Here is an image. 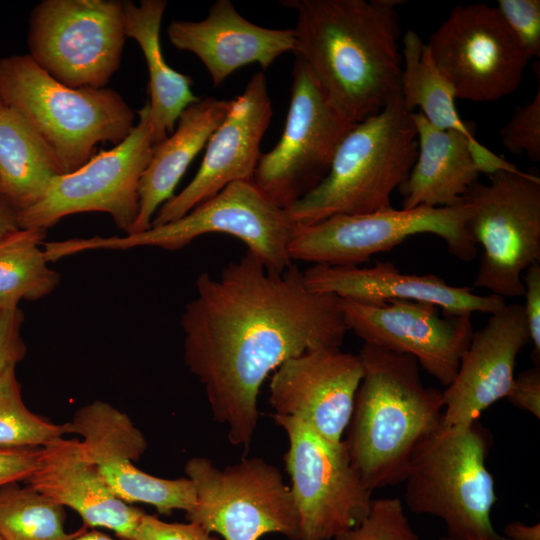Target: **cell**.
I'll return each instance as SVG.
<instances>
[{"label": "cell", "instance_id": "cell-1", "mask_svg": "<svg viewBox=\"0 0 540 540\" xmlns=\"http://www.w3.org/2000/svg\"><path fill=\"white\" fill-rule=\"evenodd\" d=\"M195 289L180 319L184 362L229 443L246 451L270 373L306 352L342 345L349 329L340 298L309 290L297 265L270 271L249 251L215 277L198 275Z\"/></svg>", "mask_w": 540, "mask_h": 540}, {"label": "cell", "instance_id": "cell-2", "mask_svg": "<svg viewBox=\"0 0 540 540\" xmlns=\"http://www.w3.org/2000/svg\"><path fill=\"white\" fill-rule=\"evenodd\" d=\"M297 12L295 57L354 123L400 92L399 0H284Z\"/></svg>", "mask_w": 540, "mask_h": 540}, {"label": "cell", "instance_id": "cell-3", "mask_svg": "<svg viewBox=\"0 0 540 540\" xmlns=\"http://www.w3.org/2000/svg\"><path fill=\"white\" fill-rule=\"evenodd\" d=\"M363 377L343 439L364 484L403 483L417 445L442 423L443 393L422 383L417 360L364 343Z\"/></svg>", "mask_w": 540, "mask_h": 540}, {"label": "cell", "instance_id": "cell-4", "mask_svg": "<svg viewBox=\"0 0 540 540\" xmlns=\"http://www.w3.org/2000/svg\"><path fill=\"white\" fill-rule=\"evenodd\" d=\"M399 92L376 114L356 123L339 144L326 177L285 209L294 227L335 215L392 207L418 152L417 130Z\"/></svg>", "mask_w": 540, "mask_h": 540}, {"label": "cell", "instance_id": "cell-5", "mask_svg": "<svg viewBox=\"0 0 540 540\" xmlns=\"http://www.w3.org/2000/svg\"><path fill=\"white\" fill-rule=\"evenodd\" d=\"M0 99L39 133L64 173L84 165L99 143L119 144L135 126V112L118 92L68 87L28 54L0 59Z\"/></svg>", "mask_w": 540, "mask_h": 540}, {"label": "cell", "instance_id": "cell-6", "mask_svg": "<svg viewBox=\"0 0 540 540\" xmlns=\"http://www.w3.org/2000/svg\"><path fill=\"white\" fill-rule=\"evenodd\" d=\"M492 436L478 420L443 425L415 448L404 483L405 502L413 513L440 518L447 535L458 539H493L491 522L497 500L486 466Z\"/></svg>", "mask_w": 540, "mask_h": 540}, {"label": "cell", "instance_id": "cell-7", "mask_svg": "<svg viewBox=\"0 0 540 540\" xmlns=\"http://www.w3.org/2000/svg\"><path fill=\"white\" fill-rule=\"evenodd\" d=\"M294 229L285 209L267 198L253 181H237L174 221L124 236L47 242L45 253L52 262L90 250L157 247L174 251L204 234L224 233L240 239L268 270L283 272L292 264L288 246Z\"/></svg>", "mask_w": 540, "mask_h": 540}, {"label": "cell", "instance_id": "cell-8", "mask_svg": "<svg viewBox=\"0 0 540 540\" xmlns=\"http://www.w3.org/2000/svg\"><path fill=\"white\" fill-rule=\"evenodd\" d=\"M488 176V184L477 181L462 197L468 233L482 247L474 286L520 297L524 271L540 262V178L520 169Z\"/></svg>", "mask_w": 540, "mask_h": 540}, {"label": "cell", "instance_id": "cell-9", "mask_svg": "<svg viewBox=\"0 0 540 540\" xmlns=\"http://www.w3.org/2000/svg\"><path fill=\"white\" fill-rule=\"evenodd\" d=\"M195 488L193 522L225 540H259L268 533L299 539V520L290 487L278 468L260 457L225 468L196 456L185 464Z\"/></svg>", "mask_w": 540, "mask_h": 540}, {"label": "cell", "instance_id": "cell-10", "mask_svg": "<svg viewBox=\"0 0 540 540\" xmlns=\"http://www.w3.org/2000/svg\"><path fill=\"white\" fill-rule=\"evenodd\" d=\"M468 207H393L366 214L335 215L295 227L288 252L291 260L355 267L418 234L442 238L448 251L463 262L475 259L477 245L467 230Z\"/></svg>", "mask_w": 540, "mask_h": 540}, {"label": "cell", "instance_id": "cell-11", "mask_svg": "<svg viewBox=\"0 0 540 540\" xmlns=\"http://www.w3.org/2000/svg\"><path fill=\"white\" fill-rule=\"evenodd\" d=\"M125 40L123 1L43 0L29 16L28 55L71 88H105Z\"/></svg>", "mask_w": 540, "mask_h": 540}, {"label": "cell", "instance_id": "cell-12", "mask_svg": "<svg viewBox=\"0 0 540 540\" xmlns=\"http://www.w3.org/2000/svg\"><path fill=\"white\" fill-rule=\"evenodd\" d=\"M289 110L275 147L261 154L253 183L286 209L326 177L342 139L356 124L334 104L307 65L295 57Z\"/></svg>", "mask_w": 540, "mask_h": 540}, {"label": "cell", "instance_id": "cell-13", "mask_svg": "<svg viewBox=\"0 0 540 540\" xmlns=\"http://www.w3.org/2000/svg\"><path fill=\"white\" fill-rule=\"evenodd\" d=\"M138 115L123 141L93 155L77 170L55 177L36 203L18 212L20 228L47 230L72 214L104 212L125 234L132 233L140 179L155 146L148 102Z\"/></svg>", "mask_w": 540, "mask_h": 540}, {"label": "cell", "instance_id": "cell-14", "mask_svg": "<svg viewBox=\"0 0 540 540\" xmlns=\"http://www.w3.org/2000/svg\"><path fill=\"white\" fill-rule=\"evenodd\" d=\"M288 437L285 470L299 520L298 540H333L369 513L372 491L353 467L343 440L331 442L303 423L272 414Z\"/></svg>", "mask_w": 540, "mask_h": 540}, {"label": "cell", "instance_id": "cell-15", "mask_svg": "<svg viewBox=\"0 0 540 540\" xmlns=\"http://www.w3.org/2000/svg\"><path fill=\"white\" fill-rule=\"evenodd\" d=\"M426 44L456 98L473 102L513 93L531 60L498 9L485 3L454 7Z\"/></svg>", "mask_w": 540, "mask_h": 540}, {"label": "cell", "instance_id": "cell-16", "mask_svg": "<svg viewBox=\"0 0 540 540\" xmlns=\"http://www.w3.org/2000/svg\"><path fill=\"white\" fill-rule=\"evenodd\" d=\"M349 330L364 343L414 357L442 385L455 378L474 333L471 315H439L427 302L391 299L378 305L340 298Z\"/></svg>", "mask_w": 540, "mask_h": 540}, {"label": "cell", "instance_id": "cell-17", "mask_svg": "<svg viewBox=\"0 0 540 540\" xmlns=\"http://www.w3.org/2000/svg\"><path fill=\"white\" fill-rule=\"evenodd\" d=\"M69 424L71 433L81 437L85 456L124 502L147 504L161 514L174 510L187 513L194 507L195 488L189 478H161L135 466L147 449V441L124 412L95 400L79 408Z\"/></svg>", "mask_w": 540, "mask_h": 540}, {"label": "cell", "instance_id": "cell-18", "mask_svg": "<svg viewBox=\"0 0 540 540\" xmlns=\"http://www.w3.org/2000/svg\"><path fill=\"white\" fill-rule=\"evenodd\" d=\"M272 114L266 76L256 72L243 92L231 100L224 120L207 142L194 178L157 210L151 226L180 218L233 182L252 181Z\"/></svg>", "mask_w": 540, "mask_h": 540}, {"label": "cell", "instance_id": "cell-19", "mask_svg": "<svg viewBox=\"0 0 540 540\" xmlns=\"http://www.w3.org/2000/svg\"><path fill=\"white\" fill-rule=\"evenodd\" d=\"M363 377L359 355L340 347L306 352L280 365L269 384L274 413L293 418L331 442H341Z\"/></svg>", "mask_w": 540, "mask_h": 540}, {"label": "cell", "instance_id": "cell-20", "mask_svg": "<svg viewBox=\"0 0 540 540\" xmlns=\"http://www.w3.org/2000/svg\"><path fill=\"white\" fill-rule=\"evenodd\" d=\"M529 341L522 304H507L490 314L486 324L473 333L455 378L442 391V424H469L507 397L517 355Z\"/></svg>", "mask_w": 540, "mask_h": 540}, {"label": "cell", "instance_id": "cell-21", "mask_svg": "<svg viewBox=\"0 0 540 540\" xmlns=\"http://www.w3.org/2000/svg\"><path fill=\"white\" fill-rule=\"evenodd\" d=\"M303 278L313 292L362 304L378 305L391 299L427 302L446 315H490L507 305L500 296L478 295L472 287L450 285L434 274L402 273L389 261L364 268L314 264L303 272Z\"/></svg>", "mask_w": 540, "mask_h": 540}, {"label": "cell", "instance_id": "cell-22", "mask_svg": "<svg viewBox=\"0 0 540 540\" xmlns=\"http://www.w3.org/2000/svg\"><path fill=\"white\" fill-rule=\"evenodd\" d=\"M167 35L174 47L201 60L214 86L252 63L267 69L282 54L293 52L296 44L293 29L256 25L245 19L230 0L214 2L203 20H173Z\"/></svg>", "mask_w": 540, "mask_h": 540}, {"label": "cell", "instance_id": "cell-23", "mask_svg": "<svg viewBox=\"0 0 540 540\" xmlns=\"http://www.w3.org/2000/svg\"><path fill=\"white\" fill-rule=\"evenodd\" d=\"M27 485L75 511L84 524L132 540L142 510L118 498L85 456L78 439L61 438L41 448Z\"/></svg>", "mask_w": 540, "mask_h": 540}, {"label": "cell", "instance_id": "cell-24", "mask_svg": "<svg viewBox=\"0 0 540 540\" xmlns=\"http://www.w3.org/2000/svg\"><path fill=\"white\" fill-rule=\"evenodd\" d=\"M418 152L406 181L398 188L402 208L450 207L461 202L480 171L469 140L453 130L433 126L413 112Z\"/></svg>", "mask_w": 540, "mask_h": 540}, {"label": "cell", "instance_id": "cell-25", "mask_svg": "<svg viewBox=\"0 0 540 540\" xmlns=\"http://www.w3.org/2000/svg\"><path fill=\"white\" fill-rule=\"evenodd\" d=\"M230 102L200 98L181 113L171 135L154 146L140 179L138 216L130 234L148 229L157 210L173 197L188 166L224 120Z\"/></svg>", "mask_w": 540, "mask_h": 540}, {"label": "cell", "instance_id": "cell-26", "mask_svg": "<svg viewBox=\"0 0 540 540\" xmlns=\"http://www.w3.org/2000/svg\"><path fill=\"white\" fill-rule=\"evenodd\" d=\"M401 53L400 93L406 108L413 112L418 107L433 126L464 135L471 143L480 173L490 175L498 170H518L514 164L482 145L461 119L452 85L438 70L427 44L414 30H407L403 35Z\"/></svg>", "mask_w": 540, "mask_h": 540}, {"label": "cell", "instance_id": "cell-27", "mask_svg": "<svg viewBox=\"0 0 540 540\" xmlns=\"http://www.w3.org/2000/svg\"><path fill=\"white\" fill-rule=\"evenodd\" d=\"M166 7L165 0L123 1L126 38L137 42L147 64V102L155 145L174 131L181 113L200 99L192 92L191 77L174 70L163 56L160 29Z\"/></svg>", "mask_w": 540, "mask_h": 540}, {"label": "cell", "instance_id": "cell-28", "mask_svg": "<svg viewBox=\"0 0 540 540\" xmlns=\"http://www.w3.org/2000/svg\"><path fill=\"white\" fill-rule=\"evenodd\" d=\"M64 174L52 149L14 109L0 113V194L18 212L36 203Z\"/></svg>", "mask_w": 540, "mask_h": 540}, {"label": "cell", "instance_id": "cell-29", "mask_svg": "<svg viewBox=\"0 0 540 540\" xmlns=\"http://www.w3.org/2000/svg\"><path fill=\"white\" fill-rule=\"evenodd\" d=\"M45 229L20 228L0 242V304L36 301L58 286L59 274L48 266L40 246Z\"/></svg>", "mask_w": 540, "mask_h": 540}, {"label": "cell", "instance_id": "cell-30", "mask_svg": "<svg viewBox=\"0 0 540 540\" xmlns=\"http://www.w3.org/2000/svg\"><path fill=\"white\" fill-rule=\"evenodd\" d=\"M82 530L69 533L64 507L19 482L0 487V534L3 540H73Z\"/></svg>", "mask_w": 540, "mask_h": 540}, {"label": "cell", "instance_id": "cell-31", "mask_svg": "<svg viewBox=\"0 0 540 540\" xmlns=\"http://www.w3.org/2000/svg\"><path fill=\"white\" fill-rule=\"evenodd\" d=\"M71 434L70 424H56L25 405L15 368L0 377V447L43 448Z\"/></svg>", "mask_w": 540, "mask_h": 540}, {"label": "cell", "instance_id": "cell-32", "mask_svg": "<svg viewBox=\"0 0 540 540\" xmlns=\"http://www.w3.org/2000/svg\"><path fill=\"white\" fill-rule=\"evenodd\" d=\"M333 540H419L413 530L401 500L373 499L369 513L354 528Z\"/></svg>", "mask_w": 540, "mask_h": 540}, {"label": "cell", "instance_id": "cell-33", "mask_svg": "<svg viewBox=\"0 0 540 540\" xmlns=\"http://www.w3.org/2000/svg\"><path fill=\"white\" fill-rule=\"evenodd\" d=\"M537 68V92L533 99L517 107L510 120L501 128L502 144L513 154H525L531 161H540V66Z\"/></svg>", "mask_w": 540, "mask_h": 540}, {"label": "cell", "instance_id": "cell-34", "mask_svg": "<svg viewBox=\"0 0 540 540\" xmlns=\"http://www.w3.org/2000/svg\"><path fill=\"white\" fill-rule=\"evenodd\" d=\"M530 59L540 56V1L499 0L495 6Z\"/></svg>", "mask_w": 540, "mask_h": 540}, {"label": "cell", "instance_id": "cell-35", "mask_svg": "<svg viewBox=\"0 0 540 540\" xmlns=\"http://www.w3.org/2000/svg\"><path fill=\"white\" fill-rule=\"evenodd\" d=\"M24 314L19 305L3 306L0 311V377L15 368L25 356L27 348L21 329Z\"/></svg>", "mask_w": 540, "mask_h": 540}, {"label": "cell", "instance_id": "cell-36", "mask_svg": "<svg viewBox=\"0 0 540 540\" xmlns=\"http://www.w3.org/2000/svg\"><path fill=\"white\" fill-rule=\"evenodd\" d=\"M132 540H219L193 522L171 523L144 514Z\"/></svg>", "mask_w": 540, "mask_h": 540}, {"label": "cell", "instance_id": "cell-37", "mask_svg": "<svg viewBox=\"0 0 540 540\" xmlns=\"http://www.w3.org/2000/svg\"><path fill=\"white\" fill-rule=\"evenodd\" d=\"M525 303L524 315L533 345L534 365H540V263L529 266L522 275Z\"/></svg>", "mask_w": 540, "mask_h": 540}, {"label": "cell", "instance_id": "cell-38", "mask_svg": "<svg viewBox=\"0 0 540 540\" xmlns=\"http://www.w3.org/2000/svg\"><path fill=\"white\" fill-rule=\"evenodd\" d=\"M41 448L0 447V487L26 481L39 464Z\"/></svg>", "mask_w": 540, "mask_h": 540}, {"label": "cell", "instance_id": "cell-39", "mask_svg": "<svg viewBox=\"0 0 540 540\" xmlns=\"http://www.w3.org/2000/svg\"><path fill=\"white\" fill-rule=\"evenodd\" d=\"M506 398L518 409L528 411L539 419L540 365H534L515 376Z\"/></svg>", "mask_w": 540, "mask_h": 540}, {"label": "cell", "instance_id": "cell-40", "mask_svg": "<svg viewBox=\"0 0 540 540\" xmlns=\"http://www.w3.org/2000/svg\"><path fill=\"white\" fill-rule=\"evenodd\" d=\"M19 229L18 210L0 194V242Z\"/></svg>", "mask_w": 540, "mask_h": 540}, {"label": "cell", "instance_id": "cell-41", "mask_svg": "<svg viewBox=\"0 0 540 540\" xmlns=\"http://www.w3.org/2000/svg\"><path fill=\"white\" fill-rule=\"evenodd\" d=\"M504 537L509 540H540V525L513 521L504 527Z\"/></svg>", "mask_w": 540, "mask_h": 540}, {"label": "cell", "instance_id": "cell-42", "mask_svg": "<svg viewBox=\"0 0 540 540\" xmlns=\"http://www.w3.org/2000/svg\"><path fill=\"white\" fill-rule=\"evenodd\" d=\"M73 540H125V539H115L105 533H102L96 530H92L89 532H85L84 530H82L81 533L77 535Z\"/></svg>", "mask_w": 540, "mask_h": 540}, {"label": "cell", "instance_id": "cell-43", "mask_svg": "<svg viewBox=\"0 0 540 540\" xmlns=\"http://www.w3.org/2000/svg\"><path fill=\"white\" fill-rule=\"evenodd\" d=\"M438 540H509L507 538H505L504 536H499L497 538H493V539H458V538H455V537H451L449 535H445V536H442L440 537Z\"/></svg>", "mask_w": 540, "mask_h": 540}, {"label": "cell", "instance_id": "cell-44", "mask_svg": "<svg viewBox=\"0 0 540 540\" xmlns=\"http://www.w3.org/2000/svg\"><path fill=\"white\" fill-rule=\"evenodd\" d=\"M4 108H5V105L3 104V102L0 99V113L4 110Z\"/></svg>", "mask_w": 540, "mask_h": 540}, {"label": "cell", "instance_id": "cell-45", "mask_svg": "<svg viewBox=\"0 0 540 540\" xmlns=\"http://www.w3.org/2000/svg\"><path fill=\"white\" fill-rule=\"evenodd\" d=\"M2 307H3V306L0 304V311H1Z\"/></svg>", "mask_w": 540, "mask_h": 540}, {"label": "cell", "instance_id": "cell-46", "mask_svg": "<svg viewBox=\"0 0 540 540\" xmlns=\"http://www.w3.org/2000/svg\"><path fill=\"white\" fill-rule=\"evenodd\" d=\"M0 540H3V538H2V536H1V534H0Z\"/></svg>", "mask_w": 540, "mask_h": 540}]
</instances>
